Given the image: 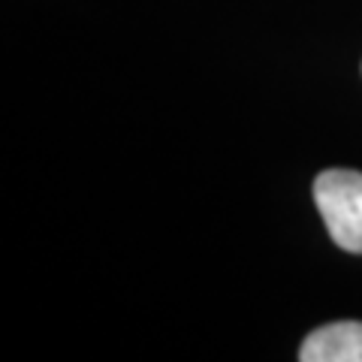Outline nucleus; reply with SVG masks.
<instances>
[{"label": "nucleus", "instance_id": "1", "mask_svg": "<svg viewBox=\"0 0 362 362\" xmlns=\"http://www.w3.org/2000/svg\"><path fill=\"white\" fill-rule=\"evenodd\" d=\"M314 206L332 242L350 254H362V173L326 169L314 181Z\"/></svg>", "mask_w": 362, "mask_h": 362}, {"label": "nucleus", "instance_id": "2", "mask_svg": "<svg viewBox=\"0 0 362 362\" xmlns=\"http://www.w3.org/2000/svg\"><path fill=\"white\" fill-rule=\"evenodd\" d=\"M302 362H362V323H326L305 338L299 347Z\"/></svg>", "mask_w": 362, "mask_h": 362}]
</instances>
